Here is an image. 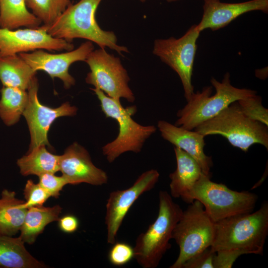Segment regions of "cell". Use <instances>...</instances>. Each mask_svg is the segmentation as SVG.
I'll return each mask as SVG.
<instances>
[{
    "mask_svg": "<svg viewBox=\"0 0 268 268\" xmlns=\"http://www.w3.org/2000/svg\"><path fill=\"white\" fill-rule=\"evenodd\" d=\"M212 86L194 93L187 104L179 110L175 125L188 130L218 115L231 103L257 94L254 90L239 88L232 85L230 74L226 72L221 81L212 77Z\"/></svg>",
    "mask_w": 268,
    "mask_h": 268,
    "instance_id": "3",
    "label": "cell"
},
{
    "mask_svg": "<svg viewBox=\"0 0 268 268\" xmlns=\"http://www.w3.org/2000/svg\"><path fill=\"white\" fill-rule=\"evenodd\" d=\"M102 0H80L69 5L50 26H41L54 38L69 42L76 38L86 39L123 55L129 52L128 49L118 45L115 33L101 29L96 20V11Z\"/></svg>",
    "mask_w": 268,
    "mask_h": 268,
    "instance_id": "1",
    "label": "cell"
},
{
    "mask_svg": "<svg viewBox=\"0 0 268 268\" xmlns=\"http://www.w3.org/2000/svg\"><path fill=\"white\" fill-rule=\"evenodd\" d=\"M91 89L99 100L101 110L106 117L114 119L119 126L116 138L102 148L107 161L112 163L127 152H140L146 140L156 132V127L153 125L143 126L134 121L132 116L136 111L135 106L125 108L120 99L109 97L97 88Z\"/></svg>",
    "mask_w": 268,
    "mask_h": 268,
    "instance_id": "5",
    "label": "cell"
},
{
    "mask_svg": "<svg viewBox=\"0 0 268 268\" xmlns=\"http://www.w3.org/2000/svg\"><path fill=\"white\" fill-rule=\"evenodd\" d=\"M73 49L71 42L52 37L41 25L14 30L0 27V57L40 49L69 51Z\"/></svg>",
    "mask_w": 268,
    "mask_h": 268,
    "instance_id": "13",
    "label": "cell"
},
{
    "mask_svg": "<svg viewBox=\"0 0 268 268\" xmlns=\"http://www.w3.org/2000/svg\"><path fill=\"white\" fill-rule=\"evenodd\" d=\"M141 2H145L146 0H139Z\"/></svg>",
    "mask_w": 268,
    "mask_h": 268,
    "instance_id": "36",
    "label": "cell"
},
{
    "mask_svg": "<svg viewBox=\"0 0 268 268\" xmlns=\"http://www.w3.org/2000/svg\"><path fill=\"white\" fill-rule=\"evenodd\" d=\"M159 176L157 170H147L140 175L129 188L110 193L105 216L108 244L113 245L116 242L120 227L129 209L140 196L154 187Z\"/></svg>",
    "mask_w": 268,
    "mask_h": 268,
    "instance_id": "11",
    "label": "cell"
},
{
    "mask_svg": "<svg viewBox=\"0 0 268 268\" xmlns=\"http://www.w3.org/2000/svg\"><path fill=\"white\" fill-rule=\"evenodd\" d=\"M93 50L92 42L87 41L77 49L65 53L51 54L40 49L18 55L34 70H42L52 78H60L63 82L65 88L68 89L75 82L74 77L68 72L69 67L76 62H85Z\"/></svg>",
    "mask_w": 268,
    "mask_h": 268,
    "instance_id": "14",
    "label": "cell"
},
{
    "mask_svg": "<svg viewBox=\"0 0 268 268\" xmlns=\"http://www.w3.org/2000/svg\"><path fill=\"white\" fill-rule=\"evenodd\" d=\"M39 177L38 184L50 195L58 198L64 186L68 184L66 179L62 175L57 176L55 173H47Z\"/></svg>",
    "mask_w": 268,
    "mask_h": 268,
    "instance_id": "30",
    "label": "cell"
},
{
    "mask_svg": "<svg viewBox=\"0 0 268 268\" xmlns=\"http://www.w3.org/2000/svg\"><path fill=\"white\" fill-rule=\"evenodd\" d=\"M203 13L197 25L201 32L205 29L216 31L227 26L240 16L246 13L261 11L268 12V0H249L235 3L220 0H203Z\"/></svg>",
    "mask_w": 268,
    "mask_h": 268,
    "instance_id": "16",
    "label": "cell"
},
{
    "mask_svg": "<svg viewBox=\"0 0 268 268\" xmlns=\"http://www.w3.org/2000/svg\"><path fill=\"white\" fill-rule=\"evenodd\" d=\"M215 223L201 202L195 200L183 211L172 233L179 254L170 268H182L190 258L210 247L215 235Z\"/></svg>",
    "mask_w": 268,
    "mask_h": 268,
    "instance_id": "8",
    "label": "cell"
},
{
    "mask_svg": "<svg viewBox=\"0 0 268 268\" xmlns=\"http://www.w3.org/2000/svg\"><path fill=\"white\" fill-rule=\"evenodd\" d=\"M177 167L169 174L170 195L190 204L189 194L203 173L200 166L188 153L174 147Z\"/></svg>",
    "mask_w": 268,
    "mask_h": 268,
    "instance_id": "18",
    "label": "cell"
},
{
    "mask_svg": "<svg viewBox=\"0 0 268 268\" xmlns=\"http://www.w3.org/2000/svg\"><path fill=\"white\" fill-rule=\"evenodd\" d=\"M59 159L60 155L48 151L45 145H40L18 159L17 164L22 175L38 176L44 173H55L59 171Z\"/></svg>",
    "mask_w": 268,
    "mask_h": 268,
    "instance_id": "24",
    "label": "cell"
},
{
    "mask_svg": "<svg viewBox=\"0 0 268 268\" xmlns=\"http://www.w3.org/2000/svg\"><path fill=\"white\" fill-rule=\"evenodd\" d=\"M200 33L197 25L194 24L179 38L171 37L157 39L153 44V54L180 77L187 101L194 93L192 78L197 50V41Z\"/></svg>",
    "mask_w": 268,
    "mask_h": 268,
    "instance_id": "9",
    "label": "cell"
},
{
    "mask_svg": "<svg viewBox=\"0 0 268 268\" xmlns=\"http://www.w3.org/2000/svg\"><path fill=\"white\" fill-rule=\"evenodd\" d=\"M236 101L194 130L204 136H223L233 146L244 152L254 144H261L268 150V126L246 116Z\"/></svg>",
    "mask_w": 268,
    "mask_h": 268,
    "instance_id": "6",
    "label": "cell"
},
{
    "mask_svg": "<svg viewBox=\"0 0 268 268\" xmlns=\"http://www.w3.org/2000/svg\"><path fill=\"white\" fill-rule=\"evenodd\" d=\"M59 167L68 184L87 183L102 186L108 181L107 173L96 167L87 150L76 142L60 155Z\"/></svg>",
    "mask_w": 268,
    "mask_h": 268,
    "instance_id": "15",
    "label": "cell"
},
{
    "mask_svg": "<svg viewBox=\"0 0 268 268\" xmlns=\"http://www.w3.org/2000/svg\"><path fill=\"white\" fill-rule=\"evenodd\" d=\"M38 82L34 76L28 89V99L23 113L27 122L30 134L29 151L40 145L51 147L48 139V132L52 124L59 117L72 116L77 109L68 102L57 108H51L41 104L38 97Z\"/></svg>",
    "mask_w": 268,
    "mask_h": 268,
    "instance_id": "12",
    "label": "cell"
},
{
    "mask_svg": "<svg viewBox=\"0 0 268 268\" xmlns=\"http://www.w3.org/2000/svg\"><path fill=\"white\" fill-rule=\"evenodd\" d=\"M215 254L210 247H208L188 260L182 268H213Z\"/></svg>",
    "mask_w": 268,
    "mask_h": 268,
    "instance_id": "32",
    "label": "cell"
},
{
    "mask_svg": "<svg viewBox=\"0 0 268 268\" xmlns=\"http://www.w3.org/2000/svg\"><path fill=\"white\" fill-rule=\"evenodd\" d=\"M108 253V260L114 266L121 267L129 263L134 258V251L129 244L115 242Z\"/></svg>",
    "mask_w": 268,
    "mask_h": 268,
    "instance_id": "29",
    "label": "cell"
},
{
    "mask_svg": "<svg viewBox=\"0 0 268 268\" xmlns=\"http://www.w3.org/2000/svg\"><path fill=\"white\" fill-rule=\"evenodd\" d=\"M41 20L26 6L25 0H0V27L10 30L20 27L37 28Z\"/></svg>",
    "mask_w": 268,
    "mask_h": 268,
    "instance_id": "23",
    "label": "cell"
},
{
    "mask_svg": "<svg viewBox=\"0 0 268 268\" xmlns=\"http://www.w3.org/2000/svg\"><path fill=\"white\" fill-rule=\"evenodd\" d=\"M0 267L7 268H41L45 265L33 257L19 236L0 233Z\"/></svg>",
    "mask_w": 268,
    "mask_h": 268,
    "instance_id": "19",
    "label": "cell"
},
{
    "mask_svg": "<svg viewBox=\"0 0 268 268\" xmlns=\"http://www.w3.org/2000/svg\"><path fill=\"white\" fill-rule=\"evenodd\" d=\"M62 210L59 205L51 207L42 205L28 208L19 237L24 243H34L48 224L58 221Z\"/></svg>",
    "mask_w": 268,
    "mask_h": 268,
    "instance_id": "20",
    "label": "cell"
},
{
    "mask_svg": "<svg viewBox=\"0 0 268 268\" xmlns=\"http://www.w3.org/2000/svg\"><path fill=\"white\" fill-rule=\"evenodd\" d=\"M85 62L90 70L85 78L87 83L111 98L134 101L135 96L129 86L130 77L119 58L100 48L93 50Z\"/></svg>",
    "mask_w": 268,
    "mask_h": 268,
    "instance_id": "10",
    "label": "cell"
},
{
    "mask_svg": "<svg viewBox=\"0 0 268 268\" xmlns=\"http://www.w3.org/2000/svg\"><path fill=\"white\" fill-rule=\"evenodd\" d=\"M157 216L147 229L137 237L134 247V259L143 268H155L171 248L173 230L183 210L165 191L159 193Z\"/></svg>",
    "mask_w": 268,
    "mask_h": 268,
    "instance_id": "4",
    "label": "cell"
},
{
    "mask_svg": "<svg viewBox=\"0 0 268 268\" xmlns=\"http://www.w3.org/2000/svg\"><path fill=\"white\" fill-rule=\"evenodd\" d=\"M201 174L189 194L190 204L201 202L211 220L216 223L226 218L251 212L255 208L258 196L248 191L238 192Z\"/></svg>",
    "mask_w": 268,
    "mask_h": 268,
    "instance_id": "7",
    "label": "cell"
},
{
    "mask_svg": "<svg viewBox=\"0 0 268 268\" xmlns=\"http://www.w3.org/2000/svg\"><path fill=\"white\" fill-rule=\"evenodd\" d=\"M215 235L210 248L239 249L246 254L263 255L268 234V203L255 212L232 216L215 223Z\"/></svg>",
    "mask_w": 268,
    "mask_h": 268,
    "instance_id": "2",
    "label": "cell"
},
{
    "mask_svg": "<svg viewBox=\"0 0 268 268\" xmlns=\"http://www.w3.org/2000/svg\"><path fill=\"white\" fill-rule=\"evenodd\" d=\"M246 253L239 249L222 250L215 252L213 268H231L236 259Z\"/></svg>",
    "mask_w": 268,
    "mask_h": 268,
    "instance_id": "31",
    "label": "cell"
},
{
    "mask_svg": "<svg viewBox=\"0 0 268 268\" xmlns=\"http://www.w3.org/2000/svg\"><path fill=\"white\" fill-rule=\"evenodd\" d=\"M236 102L246 116L268 126V110L262 105V98L260 96L256 94Z\"/></svg>",
    "mask_w": 268,
    "mask_h": 268,
    "instance_id": "27",
    "label": "cell"
},
{
    "mask_svg": "<svg viewBox=\"0 0 268 268\" xmlns=\"http://www.w3.org/2000/svg\"><path fill=\"white\" fill-rule=\"evenodd\" d=\"M27 7L45 26H48L71 4V0H25Z\"/></svg>",
    "mask_w": 268,
    "mask_h": 268,
    "instance_id": "26",
    "label": "cell"
},
{
    "mask_svg": "<svg viewBox=\"0 0 268 268\" xmlns=\"http://www.w3.org/2000/svg\"><path fill=\"white\" fill-rule=\"evenodd\" d=\"M0 117L7 126L18 122L27 105L28 94L26 90L4 86L0 90Z\"/></svg>",
    "mask_w": 268,
    "mask_h": 268,
    "instance_id": "25",
    "label": "cell"
},
{
    "mask_svg": "<svg viewBox=\"0 0 268 268\" xmlns=\"http://www.w3.org/2000/svg\"><path fill=\"white\" fill-rule=\"evenodd\" d=\"M24 202L16 197L14 191L2 190L0 197V233L12 236L23 223L27 210L23 207Z\"/></svg>",
    "mask_w": 268,
    "mask_h": 268,
    "instance_id": "22",
    "label": "cell"
},
{
    "mask_svg": "<svg viewBox=\"0 0 268 268\" xmlns=\"http://www.w3.org/2000/svg\"><path fill=\"white\" fill-rule=\"evenodd\" d=\"M168 2H175V1H179V0H166Z\"/></svg>",
    "mask_w": 268,
    "mask_h": 268,
    "instance_id": "35",
    "label": "cell"
},
{
    "mask_svg": "<svg viewBox=\"0 0 268 268\" xmlns=\"http://www.w3.org/2000/svg\"><path fill=\"white\" fill-rule=\"evenodd\" d=\"M157 127L164 139L188 153L200 166L202 173L211 177L210 169L213 163L211 157L204 152V135L164 120L158 122Z\"/></svg>",
    "mask_w": 268,
    "mask_h": 268,
    "instance_id": "17",
    "label": "cell"
},
{
    "mask_svg": "<svg viewBox=\"0 0 268 268\" xmlns=\"http://www.w3.org/2000/svg\"><path fill=\"white\" fill-rule=\"evenodd\" d=\"M256 75L260 79H265L268 75V70L263 69H258L256 71Z\"/></svg>",
    "mask_w": 268,
    "mask_h": 268,
    "instance_id": "34",
    "label": "cell"
},
{
    "mask_svg": "<svg viewBox=\"0 0 268 268\" xmlns=\"http://www.w3.org/2000/svg\"><path fill=\"white\" fill-rule=\"evenodd\" d=\"M58 225L63 232L72 233L77 230L79 227V221L75 216L67 214L59 219Z\"/></svg>",
    "mask_w": 268,
    "mask_h": 268,
    "instance_id": "33",
    "label": "cell"
},
{
    "mask_svg": "<svg viewBox=\"0 0 268 268\" xmlns=\"http://www.w3.org/2000/svg\"><path fill=\"white\" fill-rule=\"evenodd\" d=\"M36 73L18 54L0 57V80L4 86L27 90Z\"/></svg>",
    "mask_w": 268,
    "mask_h": 268,
    "instance_id": "21",
    "label": "cell"
},
{
    "mask_svg": "<svg viewBox=\"0 0 268 268\" xmlns=\"http://www.w3.org/2000/svg\"><path fill=\"white\" fill-rule=\"evenodd\" d=\"M25 201L22 204L23 207L29 208L33 206L43 205L51 197L50 195L38 184L28 180L23 190Z\"/></svg>",
    "mask_w": 268,
    "mask_h": 268,
    "instance_id": "28",
    "label": "cell"
}]
</instances>
